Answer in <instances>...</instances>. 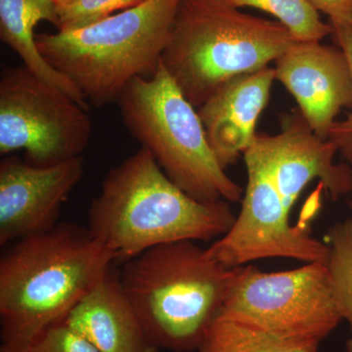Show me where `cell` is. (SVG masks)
<instances>
[{"label":"cell","mask_w":352,"mask_h":352,"mask_svg":"<svg viewBox=\"0 0 352 352\" xmlns=\"http://www.w3.org/2000/svg\"><path fill=\"white\" fill-rule=\"evenodd\" d=\"M296 43L281 23L228 0H182L161 62L198 109L223 83L268 67Z\"/></svg>","instance_id":"277c9868"},{"label":"cell","mask_w":352,"mask_h":352,"mask_svg":"<svg viewBox=\"0 0 352 352\" xmlns=\"http://www.w3.org/2000/svg\"><path fill=\"white\" fill-rule=\"evenodd\" d=\"M234 6L252 7L274 16L298 41H321L332 36L330 23L323 22L307 0H228Z\"/></svg>","instance_id":"ac0fdd59"},{"label":"cell","mask_w":352,"mask_h":352,"mask_svg":"<svg viewBox=\"0 0 352 352\" xmlns=\"http://www.w3.org/2000/svg\"><path fill=\"white\" fill-rule=\"evenodd\" d=\"M63 323L99 352H157L110 270L72 309Z\"/></svg>","instance_id":"5bb4252c"},{"label":"cell","mask_w":352,"mask_h":352,"mask_svg":"<svg viewBox=\"0 0 352 352\" xmlns=\"http://www.w3.org/2000/svg\"><path fill=\"white\" fill-rule=\"evenodd\" d=\"M92 135L88 108L24 65L0 78V154L23 151L50 166L82 156Z\"/></svg>","instance_id":"52a82bcc"},{"label":"cell","mask_w":352,"mask_h":352,"mask_svg":"<svg viewBox=\"0 0 352 352\" xmlns=\"http://www.w3.org/2000/svg\"><path fill=\"white\" fill-rule=\"evenodd\" d=\"M182 0H147L76 31L36 36L39 52L97 108L161 64Z\"/></svg>","instance_id":"5b68a950"},{"label":"cell","mask_w":352,"mask_h":352,"mask_svg":"<svg viewBox=\"0 0 352 352\" xmlns=\"http://www.w3.org/2000/svg\"><path fill=\"white\" fill-rule=\"evenodd\" d=\"M117 261L87 228L57 223L14 242L0 258V352H25Z\"/></svg>","instance_id":"6da1fadb"},{"label":"cell","mask_w":352,"mask_h":352,"mask_svg":"<svg viewBox=\"0 0 352 352\" xmlns=\"http://www.w3.org/2000/svg\"><path fill=\"white\" fill-rule=\"evenodd\" d=\"M235 219L230 203L192 198L141 147L104 178L88 208L87 229L126 263L157 245L222 237Z\"/></svg>","instance_id":"7a4b0ae2"},{"label":"cell","mask_w":352,"mask_h":352,"mask_svg":"<svg viewBox=\"0 0 352 352\" xmlns=\"http://www.w3.org/2000/svg\"><path fill=\"white\" fill-rule=\"evenodd\" d=\"M85 160L38 166L15 156L0 163V245L46 232L85 175Z\"/></svg>","instance_id":"30bf717a"},{"label":"cell","mask_w":352,"mask_h":352,"mask_svg":"<svg viewBox=\"0 0 352 352\" xmlns=\"http://www.w3.org/2000/svg\"><path fill=\"white\" fill-rule=\"evenodd\" d=\"M244 160L248 182L240 214L228 232L208 248V254L227 268L273 258L327 263V243L305 227L289 224L271 168L268 135L256 136Z\"/></svg>","instance_id":"9c48e42d"},{"label":"cell","mask_w":352,"mask_h":352,"mask_svg":"<svg viewBox=\"0 0 352 352\" xmlns=\"http://www.w3.org/2000/svg\"><path fill=\"white\" fill-rule=\"evenodd\" d=\"M281 124L280 133L268 135V150L273 176L289 212L314 180H320L333 200L351 193L352 166L336 163V146L317 136L300 110L282 118Z\"/></svg>","instance_id":"7c38bea8"},{"label":"cell","mask_w":352,"mask_h":352,"mask_svg":"<svg viewBox=\"0 0 352 352\" xmlns=\"http://www.w3.org/2000/svg\"><path fill=\"white\" fill-rule=\"evenodd\" d=\"M25 352H99L65 323L45 331Z\"/></svg>","instance_id":"44dd1931"},{"label":"cell","mask_w":352,"mask_h":352,"mask_svg":"<svg viewBox=\"0 0 352 352\" xmlns=\"http://www.w3.org/2000/svg\"><path fill=\"white\" fill-rule=\"evenodd\" d=\"M274 68L270 66L228 80L198 110L208 142L226 170L256 140V124L270 102Z\"/></svg>","instance_id":"4fadbf2b"},{"label":"cell","mask_w":352,"mask_h":352,"mask_svg":"<svg viewBox=\"0 0 352 352\" xmlns=\"http://www.w3.org/2000/svg\"><path fill=\"white\" fill-rule=\"evenodd\" d=\"M275 75L317 136L328 139L340 110L352 107L349 60L338 45L298 41L275 61Z\"/></svg>","instance_id":"8fae6325"},{"label":"cell","mask_w":352,"mask_h":352,"mask_svg":"<svg viewBox=\"0 0 352 352\" xmlns=\"http://www.w3.org/2000/svg\"><path fill=\"white\" fill-rule=\"evenodd\" d=\"M240 267L227 268L197 242L179 241L126 261L119 277L150 342L190 352L221 314Z\"/></svg>","instance_id":"3957f363"},{"label":"cell","mask_w":352,"mask_h":352,"mask_svg":"<svg viewBox=\"0 0 352 352\" xmlns=\"http://www.w3.org/2000/svg\"><path fill=\"white\" fill-rule=\"evenodd\" d=\"M318 12L326 14L332 24L352 27V0H307Z\"/></svg>","instance_id":"7402d4cb"},{"label":"cell","mask_w":352,"mask_h":352,"mask_svg":"<svg viewBox=\"0 0 352 352\" xmlns=\"http://www.w3.org/2000/svg\"><path fill=\"white\" fill-rule=\"evenodd\" d=\"M147 0H74L58 9V32L76 31L122 11L141 6Z\"/></svg>","instance_id":"d6986e66"},{"label":"cell","mask_w":352,"mask_h":352,"mask_svg":"<svg viewBox=\"0 0 352 352\" xmlns=\"http://www.w3.org/2000/svg\"><path fill=\"white\" fill-rule=\"evenodd\" d=\"M327 238L331 289L342 321L349 324L346 352H352V215L331 227Z\"/></svg>","instance_id":"e0dca14e"},{"label":"cell","mask_w":352,"mask_h":352,"mask_svg":"<svg viewBox=\"0 0 352 352\" xmlns=\"http://www.w3.org/2000/svg\"><path fill=\"white\" fill-rule=\"evenodd\" d=\"M47 21L56 27V6L50 0H0V38L17 53L23 65L41 80L64 90L88 108L82 92L47 63L36 45L34 29Z\"/></svg>","instance_id":"9a60e30c"},{"label":"cell","mask_w":352,"mask_h":352,"mask_svg":"<svg viewBox=\"0 0 352 352\" xmlns=\"http://www.w3.org/2000/svg\"><path fill=\"white\" fill-rule=\"evenodd\" d=\"M320 344L282 337L221 312L196 352H319Z\"/></svg>","instance_id":"2e32d148"},{"label":"cell","mask_w":352,"mask_h":352,"mask_svg":"<svg viewBox=\"0 0 352 352\" xmlns=\"http://www.w3.org/2000/svg\"><path fill=\"white\" fill-rule=\"evenodd\" d=\"M117 103L127 131L176 186L206 203L242 201L244 191L217 161L198 110L162 62L151 76L129 82Z\"/></svg>","instance_id":"8992f818"},{"label":"cell","mask_w":352,"mask_h":352,"mask_svg":"<svg viewBox=\"0 0 352 352\" xmlns=\"http://www.w3.org/2000/svg\"><path fill=\"white\" fill-rule=\"evenodd\" d=\"M349 207L351 208V212H352V201H349Z\"/></svg>","instance_id":"cb8c5ba5"},{"label":"cell","mask_w":352,"mask_h":352,"mask_svg":"<svg viewBox=\"0 0 352 352\" xmlns=\"http://www.w3.org/2000/svg\"><path fill=\"white\" fill-rule=\"evenodd\" d=\"M221 312L282 337L319 342L342 321L323 263L278 272L241 266Z\"/></svg>","instance_id":"ba28073f"},{"label":"cell","mask_w":352,"mask_h":352,"mask_svg":"<svg viewBox=\"0 0 352 352\" xmlns=\"http://www.w3.org/2000/svg\"><path fill=\"white\" fill-rule=\"evenodd\" d=\"M55 6H56V9H61L63 7H66L69 6V3L74 1V0H50Z\"/></svg>","instance_id":"603a6c76"},{"label":"cell","mask_w":352,"mask_h":352,"mask_svg":"<svg viewBox=\"0 0 352 352\" xmlns=\"http://www.w3.org/2000/svg\"><path fill=\"white\" fill-rule=\"evenodd\" d=\"M332 36L336 45L344 51L349 60L352 75V27L351 25L332 24ZM330 140L337 148L338 153L347 164L352 166V107L351 112L342 120L336 122L329 133Z\"/></svg>","instance_id":"ffe728a7"}]
</instances>
